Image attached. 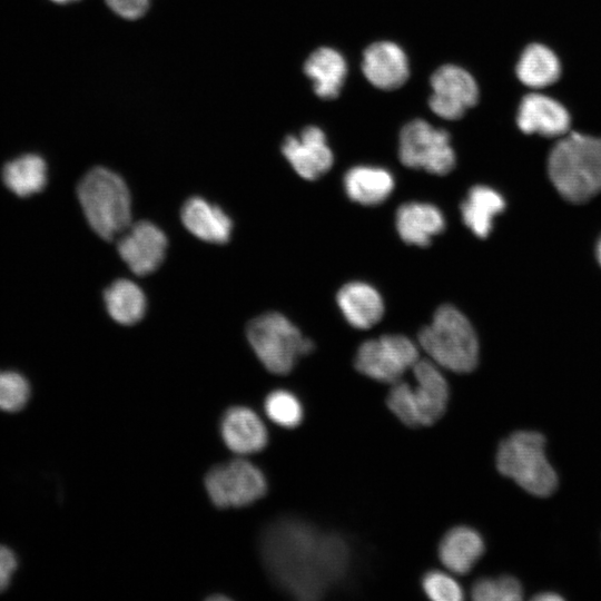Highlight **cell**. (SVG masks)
I'll return each instance as SVG.
<instances>
[{
  "mask_svg": "<svg viewBox=\"0 0 601 601\" xmlns=\"http://www.w3.org/2000/svg\"><path fill=\"white\" fill-rule=\"evenodd\" d=\"M260 552L272 579L303 600L317 599L339 582L351 559L342 536L292 518L279 519L265 529Z\"/></svg>",
  "mask_w": 601,
  "mask_h": 601,
  "instance_id": "obj_1",
  "label": "cell"
},
{
  "mask_svg": "<svg viewBox=\"0 0 601 601\" xmlns=\"http://www.w3.org/2000/svg\"><path fill=\"white\" fill-rule=\"evenodd\" d=\"M549 176L563 198L584 203L601 191V138L566 135L550 152Z\"/></svg>",
  "mask_w": 601,
  "mask_h": 601,
  "instance_id": "obj_2",
  "label": "cell"
},
{
  "mask_svg": "<svg viewBox=\"0 0 601 601\" xmlns=\"http://www.w3.org/2000/svg\"><path fill=\"white\" fill-rule=\"evenodd\" d=\"M77 194L90 227L101 238L111 240L130 226V193L116 173L104 167L91 169L79 181Z\"/></svg>",
  "mask_w": 601,
  "mask_h": 601,
  "instance_id": "obj_3",
  "label": "cell"
},
{
  "mask_svg": "<svg viewBox=\"0 0 601 601\" xmlns=\"http://www.w3.org/2000/svg\"><path fill=\"white\" fill-rule=\"evenodd\" d=\"M418 343L431 359L455 373H469L479 359L476 334L469 319L454 306L442 305L431 324L422 328Z\"/></svg>",
  "mask_w": 601,
  "mask_h": 601,
  "instance_id": "obj_4",
  "label": "cell"
},
{
  "mask_svg": "<svg viewBox=\"0 0 601 601\" xmlns=\"http://www.w3.org/2000/svg\"><path fill=\"white\" fill-rule=\"evenodd\" d=\"M412 370L415 385L402 381L394 383L387 406L407 426H428L446 410L449 384L433 361L418 359Z\"/></svg>",
  "mask_w": 601,
  "mask_h": 601,
  "instance_id": "obj_5",
  "label": "cell"
},
{
  "mask_svg": "<svg viewBox=\"0 0 601 601\" xmlns=\"http://www.w3.org/2000/svg\"><path fill=\"white\" fill-rule=\"evenodd\" d=\"M545 439L535 431H518L503 440L496 453L501 474L535 496L551 495L558 476L545 456Z\"/></svg>",
  "mask_w": 601,
  "mask_h": 601,
  "instance_id": "obj_6",
  "label": "cell"
},
{
  "mask_svg": "<svg viewBox=\"0 0 601 601\" xmlns=\"http://www.w3.org/2000/svg\"><path fill=\"white\" fill-rule=\"evenodd\" d=\"M247 338L262 364L279 375L289 373L298 357L314 348V343L279 313L254 318L248 324Z\"/></svg>",
  "mask_w": 601,
  "mask_h": 601,
  "instance_id": "obj_7",
  "label": "cell"
},
{
  "mask_svg": "<svg viewBox=\"0 0 601 601\" xmlns=\"http://www.w3.org/2000/svg\"><path fill=\"white\" fill-rule=\"evenodd\" d=\"M447 131L423 119L407 122L400 132L398 157L410 168L446 175L455 166V154Z\"/></svg>",
  "mask_w": 601,
  "mask_h": 601,
  "instance_id": "obj_8",
  "label": "cell"
},
{
  "mask_svg": "<svg viewBox=\"0 0 601 601\" xmlns=\"http://www.w3.org/2000/svg\"><path fill=\"white\" fill-rule=\"evenodd\" d=\"M418 359V349L410 338L390 334L364 342L356 352L354 364L363 375L394 384Z\"/></svg>",
  "mask_w": 601,
  "mask_h": 601,
  "instance_id": "obj_9",
  "label": "cell"
},
{
  "mask_svg": "<svg viewBox=\"0 0 601 601\" xmlns=\"http://www.w3.org/2000/svg\"><path fill=\"white\" fill-rule=\"evenodd\" d=\"M205 487L216 506L240 508L263 497L267 482L257 466L237 459L213 467L205 477Z\"/></svg>",
  "mask_w": 601,
  "mask_h": 601,
  "instance_id": "obj_10",
  "label": "cell"
},
{
  "mask_svg": "<svg viewBox=\"0 0 601 601\" xmlns=\"http://www.w3.org/2000/svg\"><path fill=\"white\" fill-rule=\"evenodd\" d=\"M431 110L441 118L455 120L475 106L479 88L474 78L463 68L454 65L440 67L431 77Z\"/></svg>",
  "mask_w": 601,
  "mask_h": 601,
  "instance_id": "obj_11",
  "label": "cell"
},
{
  "mask_svg": "<svg viewBox=\"0 0 601 601\" xmlns=\"http://www.w3.org/2000/svg\"><path fill=\"white\" fill-rule=\"evenodd\" d=\"M167 238L156 225L141 220L122 233L118 242V253L136 275L152 273L162 263Z\"/></svg>",
  "mask_w": 601,
  "mask_h": 601,
  "instance_id": "obj_12",
  "label": "cell"
},
{
  "mask_svg": "<svg viewBox=\"0 0 601 601\" xmlns=\"http://www.w3.org/2000/svg\"><path fill=\"white\" fill-rule=\"evenodd\" d=\"M282 152L294 170L303 178L315 180L326 174L333 165V152L323 130L308 126L300 135L287 136Z\"/></svg>",
  "mask_w": 601,
  "mask_h": 601,
  "instance_id": "obj_13",
  "label": "cell"
},
{
  "mask_svg": "<svg viewBox=\"0 0 601 601\" xmlns=\"http://www.w3.org/2000/svg\"><path fill=\"white\" fill-rule=\"evenodd\" d=\"M362 70L376 88L393 90L408 78V61L403 49L391 41H378L363 53Z\"/></svg>",
  "mask_w": 601,
  "mask_h": 601,
  "instance_id": "obj_14",
  "label": "cell"
},
{
  "mask_svg": "<svg viewBox=\"0 0 601 601\" xmlns=\"http://www.w3.org/2000/svg\"><path fill=\"white\" fill-rule=\"evenodd\" d=\"M516 122L525 134L559 137L568 132L570 115L555 99L541 93H530L520 104Z\"/></svg>",
  "mask_w": 601,
  "mask_h": 601,
  "instance_id": "obj_15",
  "label": "cell"
},
{
  "mask_svg": "<svg viewBox=\"0 0 601 601\" xmlns=\"http://www.w3.org/2000/svg\"><path fill=\"white\" fill-rule=\"evenodd\" d=\"M220 432L227 447L246 455L262 451L267 444V430L259 416L250 408L235 406L221 418Z\"/></svg>",
  "mask_w": 601,
  "mask_h": 601,
  "instance_id": "obj_16",
  "label": "cell"
},
{
  "mask_svg": "<svg viewBox=\"0 0 601 601\" xmlns=\"http://www.w3.org/2000/svg\"><path fill=\"white\" fill-rule=\"evenodd\" d=\"M181 221L194 236L213 244L227 243L233 230L229 216L201 197H191L185 201Z\"/></svg>",
  "mask_w": 601,
  "mask_h": 601,
  "instance_id": "obj_17",
  "label": "cell"
},
{
  "mask_svg": "<svg viewBox=\"0 0 601 601\" xmlns=\"http://www.w3.org/2000/svg\"><path fill=\"white\" fill-rule=\"evenodd\" d=\"M444 228L443 214L431 204L411 201L403 204L396 211L397 233L410 245L425 247Z\"/></svg>",
  "mask_w": 601,
  "mask_h": 601,
  "instance_id": "obj_18",
  "label": "cell"
},
{
  "mask_svg": "<svg viewBox=\"0 0 601 601\" xmlns=\"http://www.w3.org/2000/svg\"><path fill=\"white\" fill-rule=\"evenodd\" d=\"M337 305L353 327L366 329L378 323L384 314L380 293L363 282L345 284L337 293Z\"/></svg>",
  "mask_w": 601,
  "mask_h": 601,
  "instance_id": "obj_19",
  "label": "cell"
},
{
  "mask_svg": "<svg viewBox=\"0 0 601 601\" xmlns=\"http://www.w3.org/2000/svg\"><path fill=\"white\" fill-rule=\"evenodd\" d=\"M306 76L313 81L315 93L322 99H335L347 73L344 57L335 49L322 47L309 55L304 63Z\"/></svg>",
  "mask_w": 601,
  "mask_h": 601,
  "instance_id": "obj_20",
  "label": "cell"
},
{
  "mask_svg": "<svg viewBox=\"0 0 601 601\" xmlns=\"http://www.w3.org/2000/svg\"><path fill=\"white\" fill-rule=\"evenodd\" d=\"M484 552V542L477 531L456 526L447 531L439 546L443 565L455 574L469 572Z\"/></svg>",
  "mask_w": 601,
  "mask_h": 601,
  "instance_id": "obj_21",
  "label": "cell"
},
{
  "mask_svg": "<svg viewBox=\"0 0 601 601\" xmlns=\"http://www.w3.org/2000/svg\"><path fill=\"white\" fill-rule=\"evenodd\" d=\"M392 174L380 167L356 166L344 176V188L351 200L365 206L383 203L394 189Z\"/></svg>",
  "mask_w": 601,
  "mask_h": 601,
  "instance_id": "obj_22",
  "label": "cell"
},
{
  "mask_svg": "<svg viewBox=\"0 0 601 601\" xmlns=\"http://www.w3.org/2000/svg\"><path fill=\"white\" fill-rule=\"evenodd\" d=\"M505 207L504 198L496 190L477 185L470 189L461 205L462 219L477 237H487L493 218Z\"/></svg>",
  "mask_w": 601,
  "mask_h": 601,
  "instance_id": "obj_23",
  "label": "cell"
},
{
  "mask_svg": "<svg viewBox=\"0 0 601 601\" xmlns=\"http://www.w3.org/2000/svg\"><path fill=\"white\" fill-rule=\"evenodd\" d=\"M561 73V65L555 53L548 47L533 43L522 52L516 65V76L530 88L540 89L555 82Z\"/></svg>",
  "mask_w": 601,
  "mask_h": 601,
  "instance_id": "obj_24",
  "label": "cell"
},
{
  "mask_svg": "<svg viewBox=\"0 0 601 601\" xmlns=\"http://www.w3.org/2000/svg\"><path fill=\"white\" fill-rule=\"evenodd\" d=\"M109 315L119 324L132 325L146 312V297L141 288L129 279H117L104 294Z\"/></svg>",
  "mask_w": 601,
  "mask_h": 601,
  "instance_id": "obj_25",
  "label": "cell"
},
{
  "mask_svg": "<svg viewBox=\"0 0 601 601\" xmlns=\"http://www.w3.org/2000/svg\"><path fill=\"white\" fill-rule=\"evenodd\" d=\"M2 179L4 185L17 196L28 197L41 191L46 186V162L38 155L20 156L4 165Z\"/></svg>",
  "mask_w": 601,
  "mask_h": 601,
  "instance_id": "obj_26",
  "label": "cell"
},
{
  "mask_svg": "<svg viewBox=\"0 0 601 601\" xmlns=\"http://www.w3.org/2000/svg\"><path fill=\"white\" fill-rule=\"evenodd\" d=\"M265 412L275 424L292 428L303 418V407L298 398L285 390H276L265 400Z\"/></svg>",
  "mask_w": 601,
  "mask_h": 601,
  "instance_id": "obj_27",
  "label": "cell"
},
{
  "mask_svg": "<svg viewBox=\"0 0 601 601\" xmlns=\"http://www.w3.org/2000/svg\"><path fill=\"white\" fill-rule=\"evenodd\" d=\"M522 592L521 583L510 575L480 579L471 590L472 598L476 601H519Z\"/></svg>",
  "mask_w": 601,
  "mask_h": 601,
  "instance_id": "obj_28",
  "label": "cell"
},
{
  "mask_svg": "<svg viewBox=\"0 0 601 601\" xmlns=\"http://www.w3.org/2000/svg\"><path fill=\"white\" fill-rule=\"evenodd\" d=\"M30 394V384L24 376L13 371H0V411H21Z\"/></svg>",
  "mask_w": 601,
  "mask_h": 601,
  "instance_id": "obj_29",
  "label": "cell"
},
{
  "mask_svg": "<svg viewBox=\"0 0 601 601\" xmlns=\"http://www.w3.org/2000/svg\"><path fill=\"white\" fill-rule=\"evenodd\" d=\"M422 587L425 594L435 601H460L464 598L459 582L451 574L442 571L426 573Z\"/></svg>",
  "mask_w": 601,
  "mask_h": 601,
  "instance_id": "obj_30",
  "label": "cell"
},
{
  "mask_svg": "<svg viewBox=\"0 0 601 601\" xmlns=\"http://www.w3.org/2000/svg\"><path fill=\"white\" fill-rule=\"evenodd\" d=\"M107 7L126 20H137L145 16L151 0H105Z\"/></svg>",
  "mask_w": 601,
  "mask_h": 601,
  "instance_id": "obj_31",
  "label": "cell"
},
{
  "mask_svg": "<svg viewBox=\"0 0 601 601\" xmlns=\"http://www.w3.org/2000/svg\"><path fill=\"white\" fill-rule=\"evenodd\" d=\"M17 566L14 553L9 548L0 545V592H3L11 583Z\"/></svg>",
  "mask_w": 601,
  "mask_h": 601,
  "instance_id": "obj_32",
  "label": "cell"
},
{
  "mask_svg": "<svg viewBox=\"0 0 601 601\" xmlns=\"http://www.w3.org/2000/svg\"><path fill=\"white\" fill-rule=\"evenodd\" d=\"M538 601H559L562 597L554 592H542L533 598Z\"/></svg>",
  "mask_w": 601,
  "mask_h": 601,
  "instance_id": "obj_33",
  "label": "cell"
},
{
  "mask_svg": "<svg viewBox=\"0 0 601 601\" xmlns=\"http://www.w3.org/2000/svg\"><path fill=\"white\" fill-rule=\"evenodd\" d=\"M208 600H211V601L224 600V601H226V600H230V599L228 597H226V595L214 594V595L208 597Z\"/></svg>",
  "mask_w": 601,
  "mask_h": 601,
  "instance_id": "obj_34",
  "label": "cell"
},
{
  "mask_svg": "<svg viewBox=\"0 0 601 601\" xmlns=\"http://www.w3.org/2000/svg\"><path fill=\"white\" fill-rule=\"evenodd\" d=\"M597 257H598L599 264L601 265V239L597 246Z\"/></svg>",
  "mask_w": 601,
  "mask_h": 601,
  "instance_id": "obj_35",
  "label": "cell"
},
{
  "mask_svg": "<svg viewBox=\"0 0 601 601\" xmlns=\"http://www.w3.org/2000/svg\"><path fill=\"white\" fill-rule=\"evenodd\" d=\"M51 1L56 3H60V4H66V3L73 2L77 0H51Z\"/></svg>",
  "mask_w": 601,
  "mask_h": 601,
  "instance_id": "obj_36",
  "label": "cell"
}]
</instances>
